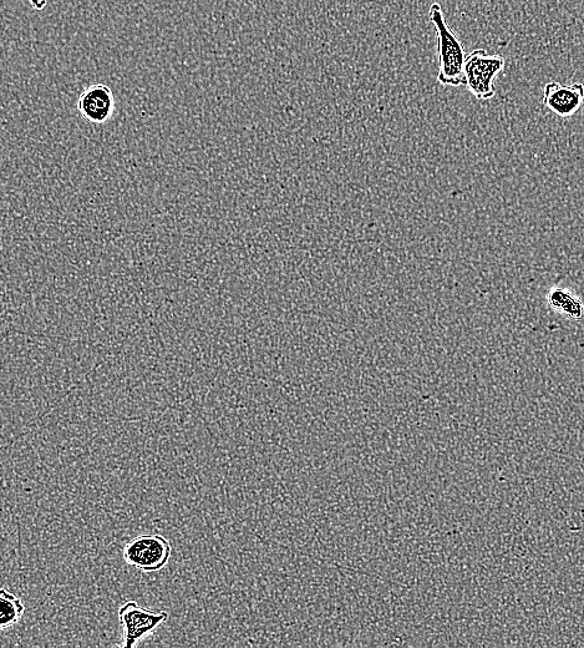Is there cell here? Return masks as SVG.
I'll return each mask as SVG.
<instances>
[{"label":"cell","mask_w":584,"mask_h":648,"mask_svg":"<svg viewBox=\"0 0 584 648\" xmlns=\"http://www.w3.org/2000/svg\"><path fill=\"white\" fill-rule=\"evenodd\" d=\"M429 18L438 34L439 74L441 85L459 88L465 85L466 53L464 45L446 23L443 8L439 3L431 4Z\"/></svg>","instance_id":"obj_1"},{"label":"cell","mask_w":584,"mask_h":648,"mask_svg":"<svg viewBox=\"0 0 584 648\" xmlns=\"http://www.w3.org/2000/svg\"><path fill=\"white\" fill-rule=\"evenodd\" d=\"M506 64L500 55L487 54L476 49L467 54L465 63V86L477 100H490L496 94L494 81Z\"/></svg>","instance_id":"obj_2"},{"label":"cell","mask_w":584,"mask_h":648,"mask_svg":"<svg viewBox=\"0 0 584 648\" xmlns=\"http://www.w3.org/2000/svg\"><path fill=\"white\" fill-rule=\"evenodd\" d=\"M172 546L160 534L136 536L125 545V563L142 572H157L170 563Z\"/></svg>","instance_id":"obj_3"},{"label":"cell","mask_w":584,"mask_h":648,"mask_svg":"<svg viewBox=\"0 0 584 648\" xmlns=\"http://www.w3.org/2000/svg\"><path fill=\"white\" fill-rule=\"evenodd\" d=\"M119 620L124 627V647L131 648L146 639L169 620V612L144 609L136 601L120 607Z\"/></svg>","instance_id":"obj_4"},{"label":"cell","mask_w":584,"mask_h":648,"mask_svg":"<svg viewBox=\"0 0 584 648\" xmlns=\"http://www.w3.org/2000/svg\"><path fill=\"white\" fill-rule=\"evenodd\" d=\"M78 110L85 120L91 124H105L113 118L115 98L113 90L108 85L95 84L89 86L80 95Z\"/></svg>","instance_id":"obj_5"},{"label":"cell","mask_w":584,"mask_h":648,"mask_svg":"<svg viewBox=\"0 0 584 648\" xmlns=\"http://www.w3.org/2000/svg\"><path fill=\"white\" fill-rule=\"evenodd\" d=\"M583 103L584 85L581 83L563 86L557 81H551L545 86L543 104L560 118L575 115Z\"/></svg>","instance_id":"obj_6"},{"label":"cell","mask_w":584,"mask_h":648,"mask_svg":"<svg viewBox=\"0 0 584 648\" xmlns=\"http://www.w3.org/2000/svg\"><path fill=\"white\" fill-rule=\"evenodd\" d=\"M548 305L557 312L562 313L572 320H581L583 316V303L580 298L573 296L570 291L561 290V288H553L548 293Z\"/></svg>","instance_id":"obj_7"},{"label":"cell","mask_w":584,"mask_h":648,"mask_svg":"<svg viewBox=\"0 0 584 648\" xmlns=\"http://www.w3.org/2000/svg\"><path fill=\"white\" fill-rule=\"evenodd\" d=\"M24 611L22 599L4 587L0 592V629L5 631L17 625L22 620Z\"/></svg>","instance_id":"obj_8"},{"label":"cell","mask_w":584,"mask_h":648,"mask_svg":"<svg viewBox=\"0 0 584 648\" xmlns=\"http://www.w3.org/2000/svg\"><path fill=\"white\" fill-rule=\"evenodd\" d=\"M29 2L34 10L40 12V10H44V8L47 7L48 0H29Z\"/></svg>","instance_id":"obj_9"}]
</instances>
